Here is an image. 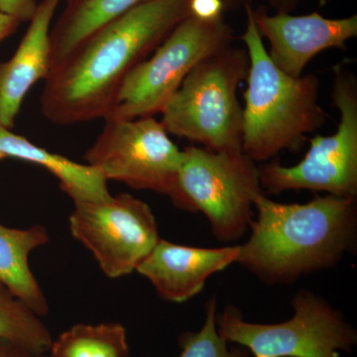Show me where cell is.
<instances>
[{
	"mask_svg": "<svg viewBox=\"0 0 357 357\" xmlns=\"http://www.w3.org/2000/svg\"><path fill=\"white\" fill-rule=\"evenodd\" d=\"M189 15V0H148L102 26L47 77L42 114L58 126L105 119L129 73Z\"/></svg>",
	"mask_w": 357,
	"mask_h": 357,
	"instance_id": "6da1fadb",
	"label": "cell"
},
{
	"mask_svg": "<svg viewBox=\"0 0 357 357\" xmlns=\"http://www.w3.org/2000/svg\"><path fill=\"white\" fill-rule=\"evenodd\" d=\"M236 263L268 285H290L332 269L356 245V197L317 196L306 204H282L265 194Z\"/></svg>",
	"mask_w": 357,
	"mask_h": 357,
	"instance_id": "7a4b0ae2",
	"label": "cell"
},
{
	"mask_svg": "<svg viewBox=\"0 0 357 357\" xmlns=\"http://www.w3.org/2000/svg\"><path fill=\"white\" fill-rule=\"evenodd\" d=\"M246 15L241 41L249 67L243 93L241 148L257 163L284 150L299 151L306 134L321 128L328 115L319 105L318 77H294L279 69L268 55L251 6H246Z\"/></svg>",
	"mask_w": 357,
	"mask_h": 357,
	"instance_id": "3957f363",
	"label": "cell"
},
{
	"mask_svg": "<svg viewBox=\"0 0 357 357\" xmlns=\"http://www.w3.org/2000/svg\"><path fill=\"white\" fill-rule=\"evenodd\" d=\"M245 49L229 46L202 61L162 110L167 132L211 151L243 150V107L237 89L246 81Z\"/></svg>",
	"mask_w": 357,
	"mask_h": 357,
	"instance_id": "277c9868",
	"label": "cell"
},
{
	"mask_svg": "<svg viewBox=\"0 0 357 357\" xmlns=\"http://www.w3.org/2000/svg\"><path fill=\"white\" fill-rule=\"evenodd\" d=\"M291 305L292 318L276 324L245 321L236 307H227L217 314L218 333L252 357H340L357 344L356 328L325 298L301 290Z\"/></svg>",
	"mask_w": 357,
	"mask_h": 357,
	"instance_id": "5b68a950",
	"label": "cell"
},
{
	"mask_svg": "<svg viewBox=\"0 0 357 357\" xmlns=\"http://www.w3.org/2000/svg\"><path fill=\"white\" fill-rule=\"evenodd\" d=\"M231 30L222 17L203 21L188 16L151 56L129 73L105 121L161 114L189 73L202 61L231 46Z\"/></svg>",
	"mask_w": 357,
	"mask_h": 357,
	"instance_id": "8992f818",
	"label": "cell"
},
{
	"mask_svg": "<svg viewBox=\"0 0 357 357\" xmlns=\"http://www.w3.org/2000/svg\"><path fill=\"white\" fill-rule=\"evenodd\" d=\"M178 184L187 211L203 213L222 243L245 234L253 220L255 199L264 194L258 166L243 150L185 148Z\"/></svg>",
	"mask_w": 357,
	"mask_h": 357,
	"instance_id": "52a82bcc",
	"label": "cell"
},
{
	"mask_svg": "<svg viewBox=\"0 0 357 357\" xmlns=\"http://www.w3.org/2000/svg\"><path fill=\"white\" fill-rule=\"evenodd\" d=\"M333 75V103L340 117L337 130L332 135H314L297 165L272 161L258 167L264 194L306 190L356 198L357 81L344 63L335 66Z\"/></svg>",
	"mask_w": 357,
	"mask_h": 357,
	"instance_id": "ba28073f",
	"label": "cell"
},
{
	"mask_svg": "<svg viewBox=\"0 0 357 357\" xmlns=\"http://www.w3.org/2000/svg\"><path fill=\"white\" fill-rule=\"evenodd\" d=\"M168 134L153 116L107 119L84 159L107 181L164 195L176 208L187 211L178 184L184 150Z\"/></svg>",
	"mask_w": 357,
	"mask_h": 357,
	"instance_id": "9c48e42d",
	"label": "cell"
},
{
	"mask_svg": "<svg viewBox=\"0 0 357 357\" xmlns=\"http://www.w3.org/2000/svg\"><path fill=\"white\" fill-rule=\"evenodd\" d=\"M74 204L70 232L109 278L133 273L160 241L153 211L132 195Z\"/></svg>",
	"mask_w": 357,
	"mask_h": 357,
	"instance_id": "30bf717a",
	"label": "cell"
},
{
	"mask_svg": "<svg viewBox=\"0 0 357 357\" xmlns=\"http://www.w3.org/2000/svg\"><path fill=\"white\" fill-rule=\"evenodd\" d=\"M257 31L270 45L272 62L289 76L299 77L321 52L345 49L357 36V16L328 20L321 14L292 16L287 13L267 15L253 11Z\"/></svg>",
	"mask_w": 357,
	"mask_h": 357,
	"instance_id": "8fae6325",
	"label": "cell"
},
{
	"mask_svg": "<svg viewBox=\"0 0 357 357\" xmlns=\"http://www.w3.org/2000/svg\"><path fill=\"white\" fill-rule=\"evenodd\" d=\"M238 255L239 245L192 248L160 238L136 271L162 299L180 304L202 292L211 276L236 263Z\"/></svg>",
	"mask_w": 357,
	"mask_h": 357,
	"instance_id": "7c38bea8",
	"label": "cell"
},
{
	"mask_svg": "<svg viewBox=\"0 0 357 357\" xmlns=\"http://www.w3.org/2000/svg\"><path fill=\"white\" fill-rule=\"evenodd\" d=\"M62 0H43L30 20L17 50L0 63V124L13 129L30 89L52 72L51 23Z\"/></svg>",
	"mask_w": 357,
	"mask_h": 357,
	"instance_id": "4fadbf2b",
	"label": "cell"
},
{
	"mask_svg": "<svg viewBox=\"0 0 357 357\" xmlns=\"http://www.w3.org/2000/svg\"><path fill=\"white\" fill-rule=\"evenodd\" d=\"M1 159L20 160L46 169L58 178L61 189L74 203L102 201L112 196L107 187L109 181L95 167L83 165L62 155L52 153L0 124Z\"/></svg>",
	"mask_w": 357,
	"mask_h": 357,
	"instance_id": "5bb4252c",
	"label": "cell"
},
{
	"mask_svg": "<svg viewBox=\"0 0 357 357\" xmlns=\"http://www.w3.org/2000/svg\"><path fill=\"white\" fill-rule=\"evenodd\" d=\"M49 239L42 225L17 229L0 225V282L41 317L48 314L49 305L30 269L29 256Z\"/></svg>",
	"mask_w": 357,
	"mask_h": 357,
	"instance_id": "9a60e30c",
	"label": "cell"
},
{
	"mask_svg": "<svg viewBox=\"0 0 357 357\" xmlns=\"http://www.w3.org/2000/svg\"><path fill=\"white\" fill-rule=\"evenodd\" d=\"M148 0H73L67 13L51 32L52 72L77 47L110 21Z\"/></svg>",
	"mask_w": 357,
	"mask_h": 357,
	"instance_id": "2e32d148",
	"label": "cell"
},
{
	"mask_svg": "<svg viewBox=\"0 0 357 357\" xmlns=\"http://www.w3.org/2000/svg\"><path fill=\"white\" fill-rule=\"evenodd\" d=\"M54 357H129L126 331L121 324L73 326L52 342Z\"/></svg>",
	"mask_w": 357,
	"mask_h": 357,
	"instance_id": "e0dca14e",
	"label": "cell"
},
{
	"mask_svg": "<svg viewBox=\"0 0 357 357\" xmlns=\"http://www.w3.org/2000/svg\"><path fill=\"white\" fill-rule=\"evenodd\" d=\"M0 337L40 357L50 351L52 337L42 317L0 282Z\"/></svg>",
	"mask_w": 357,
	"mask_h": 357,
	"instance_id": "ac0fdd59",
	"label": "cell"
},
{
	"mask_svg": "<svg viewBox=\"0 0 357 357\" xmlns=\"http://www.w3.org/2000/svg\"><path fill=\"white\" fill-rule=\"evenodd\" d=\"M218 302L215 296L206 303V318L199 332L181 333L178 342L181 354L178 357H252L244 347L231 349L218 333Z\"/></svg>",
	"mask_w": 357,
	"mask_h": 357,
	"instance_id": "d6986e66",
	"label": "cell"
},
{
	"mask_svg": "<svg viewBox=\"0 0 357 357\" xmlns=\"http://www.w3.org/2000/svg\"><path fill=\"white\" fill-rule=\"evenodd\" d=\"M225 7L222 0H189L190 15L203 21L220 20Z\"/></svg>",
	"mask_w": 357,
	"mask_h": 357,
	"instance_id": "ffe728a7",
	"label": "cell"
},
{
	"mask_svg": "<svg viewBox=\"0 0 357 357\" xmlns=\"http://www.w3.org/2000/svg\"><path fill=\"white\" fill-rule=\"evenodd\" d=\"M36 7L35 0H0V13L13 16L20 22L31 20Z\"/></svg>",
	"mask_w": 357,
	"mask_h": 357,
	"instance_id": "44dd1931",
	"label": "cell"
},
{
	"mask_svg": "<svg viewBox=\"0 0 357 357\" xmlns=\"http://www.w3.org/2000/svg\"><path fill=\"white\" fill-rule=\"evenodd\" d=\"M0 357H33L29 351L11 340L0 337Z\"/></svg>",
	"mask_w": 357,
	"mask_h": 357,
	"instance_id": "7402d4cb",
	"label": "cell"
},
{
	"mask_svg": "<svg viewBox=\"0 0 357 357\" xmlns=\"http://www.w3.org/2000/svg\"><path fill=\"white\" fill-rule=\"evenodd\" d=\"M18 24H20V21L16 18L0 13V43L15 30L16 26Z\"/></svg>",
	"mask_w": 357,
	"mask_h": 357,
	"instance_id": "603a6c76",
	"label": "cell"
},
{
	"mask_svg": "<svg viewBox=\"0 0 357 357\" xmlns=\"http://www.w3.org/2000/svg\"><path fill=\"white\" fill-rule=\"evenodd\" d=\"M223 3H225V6H230V4L234 3V1H236V0H222Z\"/></svg>",
	"mask_w": 357,
	"mask_h": 357,
	"instance_id": "cb8c5ba5",
	"label": "cell"
},
{
	"mask_svg": "<svg viewBox=\"0 0 357 357\" xmlns=\"http://www.w3.org/2000/svg\"><path fill=\"white\" fill-rule=\"evenodd\" d=\"M273 2H289L292 1V0H271Z\"/></svg>",
	"mask_w": 357,
	"mask_h": 357,
	"instance_id": "d4e9b609",
	"label": "cell"
},
{
	"mask_svg": "<svg viewBox=\"0 0 357 357\" xmlns=\"http://www.w3.org/2000/svg\"><path fill=\"white\" fill-rule=\"evenodd\" d=\"M40 357H54L53 356H51L50 354H44V356H40Z\"/></svg>",
	"mask_w": 357,
	"mask_h": 357,
	"instance_id": "484cf974",
	"label": "cell"
}]
</instances>
